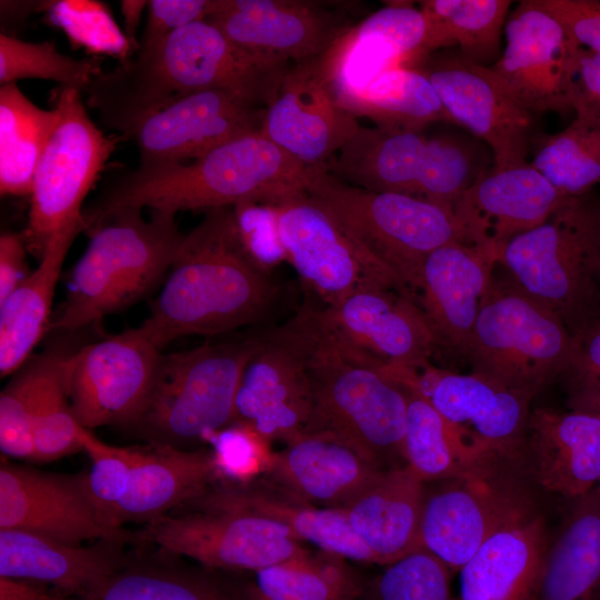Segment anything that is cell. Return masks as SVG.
Segmentation results:
<instances>
[{"instance_id":"7c38bea8","label":"cell","mask_w":600,"mask_h":600,"mask_svg":"<svg viewBox=\"0 0 600 600\" xmlns=\"http://www.w3.org/2000/svg\"><path fill=\"white\" fill-rule=\"evenodd\" d=\"M136 534L137 547L154 546L211 570L256 572L310 551L284 524L239 511L176 510Z\"/></svg>"},{"instance_id":"d6a6232c","label":"cell","mask_w":600,"mask_h":600,"mask_svg":"<svg viewBox=\"0 0 600 600\" xmlns=\"http://www.w3.org/2000/svg\"><path fill=\"white\" fill-rule=\"evenodd\" d=\"M424 482L408 467L384 470L342 509L359 539L388 566L420 547Z\"/></svg>"},{"instance_id":"52a82bcc","label":"cell","mask_w":600,"mask_h":600,"mask_svg":"<svg viewBox=\"0 0 600 600\" xmlns=\"http://www.w3.org/2000/svg\"><path fill=\"white\" fill-rule=\"evenodd\" d=\"M304 190L413 296L428 256L447 243L463 242L453 213L423 199L357 187L324 167H309Z\"/></svg>"},{"instance_id":"ac0fdd59","label":"cell","mask_w":600,"mask_h":600,"mask_svg":"<svg viewBox=\"0 0 600 600\" xmlns=\"http://www.w3.org/2000/svg\"><path fill=\"white\" fill-rule=\"evenodd\" d=\"M387 373L420 393L453 427L493 452L517 459L522 452L531 398L472 371L457 373L424 362L391 366Z\"/></svg>"},{"instance_id":"7402d4cb","label":"cell","mask_w":600,"mask_h":600,"mask_svg":"<svg viewBox=\"0 0 600 600\" xmlns=\"http://www.w3.org/2000/svg\"><path fill=\"white\" fill-rule=\"evenodd\" d=\"M318 308L322 323L341 346L383 368L420 366L436 347L416 299L393 289L364 288Z\"/></svg>"},{"instance_id":"5b68a950","label":"cell","mask_w":600,"mask_h":600,"mask_svg":"<svg viewBox=\"0 0 600 600\" xmlns=\"http://www.w3.org/2000/svg\"><path fill=\"white\" fill-rule=\"evenodd\" d=\"M499 263L580 337L600 319V197H566L542 224L509 241Z\"/></svg>"},{"instance_id":"d4e9b609","label":"cell","mask_w":600,"mask_h":600,"mask_svg":"<svg viewBox=\"0 0 600 600\" xmlns=\"http://www.w3.org/2000/svg\"><path fill=\"white\" fill-rule=\"evenodd\" d=\"M564 198L532 163L491 167L452 213L464 243L492 248L501 258L509 241L542 224Z\"/></svg>"},{"instance_id":"603a6c76","label":"cell","mask_w":600,"mask_h":600,"mask_svg":"<svg viewBox=\"0 0 600 600\" xmlns=\"http://www.w3.org/2000/svg\"><path fill=\"white\" fill-rule=\"evenodd\" d=\"M428 23L412 4L389 2L346 31L318 58L337 103L349 112L366 84L394 66H417L427 57Z\"/></svg>"},{"instance_id":"7a4b0ae2","label":"cell","mask_w":600,"mask_h":600,"mask_svg":"<svg viewBox=\"0 0 600 600\" xmlns=\"http://www.w3.org/2000/svg\"><path fill=\"white\" fill-rule=\"evenodd\" d=\"M309 167L262 132L233 139L190 163L138 166L108 182L83 210L84 230L124 208L170 213L277 201L303 191Z\"/></svg>"},{"instance_id":"c3c4849f","label":"cell","mask_w":600,"mask_h":600,"mask_svg":"<svg viewBox=\"0 0 600 600\" xmlns=\"http://www.w3.org/2000/svg\"><path fill=\"white\" fill-rule=\"evenodd\" d=\"M79 439L91 463L87 472L90 494L103 518L117 527L113 514L128 490L136 447L108 444L84 427Z\"/></svg>"},{"instance_id":"9a60e30c","label":"cell","mask_w":600,"mask_h":600,"mask_svg":"<svg viewBox=\"0 0 600 600\" xmlns=\"http://www.w3.org/2000/svg\"><path fill=\"white\" fill-rule=\"evenodd\" d=\"M161 354L141 327L71 352L67 378L78 422L89 430L126 429L147 399Z\"/></svg>"},{"instance_id":"4316f807","label":"cell","mask_w":600,"mask_h":600,"mask_svg":"<svg viewBox=\"0 0 600 600\" xmlns=\"http://www.w3.org/2000/svg\"><path fill=\"white\" fill-rule=\"evenodd\" d=\"M127 543L98 540L70 544L17 529H0V577L52 584L58 592L87 600L120 571L131 554Z\"/></svg>"},{"instance_id":"ffe728a7","label":"cell","mask_w":600,"mask_h":600,"mask_svg":"<svg viewBox=\"0 0 600 600\" xmlns=\"http://www.w3.org/2000/svg\"><path fill=\"white\" fill-rule=\"evenodd\" d=\"M342 1L217 0L207 21L239 47L298 63L322 56L354 23Z\"/></svg>"},{"instance_id":"f6af8a7d","label":"cell","mask_w":600,"mask_h":600,"mask_svg":"<svg viewBox=\"0 0 600 600\" xmlns=\"http://www.w3.org/2000/svg\"><path fill=\"white\" fill-rule=\"evenodd\" d=\"M69 352L49 378L33 418V460L50 462L81 451L78 422L70 403L67 363Z\"/></svg>"},{"instance_id":"d590c367","label":"cell","mask_w":600,"mask_h":600,"mask_svg":"<svg viewBox=\"0 0 600 600\" xmlns=\"http://www.w3.org/2000/svg\"><path fill=\"white\" fill-rule=\"evenodd\" d=\"M536 600H600V492L573 500L549 543Z\"/></svg>"},{"instance_id":"3957f363","label":"cell","mask_w":600,"mask_h":600,"mask_svg":"<svg viewBox=\"0 0 600 600\" xmlns=\"http://www.w3.org/2000/svg\"><path fill=\"white\" fill-rule=\"evenodd\" d=\"M296 314L307 340L312 388L302 434L334 438L381 470L406 466L408 398L402 386L383 367L341 346L322 323L318 306L307 302Z\"/></svg>"},{"instance_id":"f5cc1de1","label":"cell","mask_w":600,"mask_h":600,"mask_svg":"<svg viewBox=\"0 0 600 600\" xmlns=\"http://www.w3.org/2000/svg\"><path fill=\"white\" fill-rule=\"evenodd\" d=\"M566 376L571 381V391L600 388V320L574 339Z\"/></svg>"},{"instance_id":"484cf974","label":"cell","mask_w":600,"mask_h":600,"mask_svg":"<svg viewBox=\"0 0 600 600\" xmlns=\"http://www.w3.org/2000/svg\"><path fill=\"white\" fill-rule=\"evenodd\" d=\"M500 254L492 248L453 241L426 259L414 291L436 346L464 356Z\"/></svg>"},{"instance_id":"91938a15","label":"cell","mask_w":600,"mask_h":600,"mask_svg":"<svg viewBox=\"0 0 600 600\" xmlns=\"http://www.w3.org/2000/svg\"><path fill=\"white\" fill-rule=\"evenodd\" d=\"M600 320V319H599Z\"/></svg>"},{"instance_id":"44dd1931","label":"cell","mask_w":600,"mask_h":600,"mask_svg":"<svg viewBox=\"0 0 600 600\" xmlns=\"http://www.w3.org/2000/svg\"><path fill=\"white\" fill-rule=\"evenodd\" d=\"M264 110L228 91H198L150 114L127 138L138 148L139 166L181 163L260 132Z\"/></svg>"},{"instance_id":"e0dca14e","label":"cell","mask_w":600,"mask_h":600,"mask_svg":"<svg viewBox=\"0 0 600 600\" xmlns=\"http://www.w3.org/2000/svg\"><path fill=\"white\" fill-rule=\"evenodd\" d=\"M0 529H17L70 544L111 540L138 544L136 532L114 527L98 510L87 472L64 474L0 466Z\"/></svg>"},{"instance_id":"4fadbf2b","label":"cell","mask_w":600,"mask_h":600,"mask_svg":"<svg viewBox=\"0 0 600 600\" xmlns=\"http://www.w3.org/2000/svg\"><path fill=\"white\" fill-rule=\"evenodd\" d=\"M510 461L434 489L424 486L420 547L451 571H460L496 530L533 507L516 478L506 473Z\"/></svg>"},{"instance_id":"816d5d0a","label":"cell","mask_w":600,"mask_h":600,"mask_svg":"<svg viewBox=\"0 0 600 600\" xmlns=\"http://www.w3.org/2000/svg\"><path fill=\"white\" fill-rule=\"evenodd\" d=\"M554 18L577 46L600 54V0H531Z\"/></svg>"},{"instance_id":"f1b7e54d","label":"cell","mask_w":600,"mask_h":600,"mask_svg":"<svg viewBox=\"0 0 600 600\" xmlns=\"http://www.w3.org/2000/svg\"><path fill=\"white\" fill-rule=\"evenodd\" d=\"M548 547L542 517L533 507L523 511L460 569L456 600H536Z\"/></svg>"},{"instance_id":"2e32d148","label":"cell","mask_w":600,"mask_h":600,"mask_svg":"<svg viewBox=\"0 0 600 600\" xmlns=\"http://www.w3.org/2000/svg\"><path fill=\"white\" fill-rule=\"evenodd\" d=\"M311 408L308 346L294 314L262 331L240 381L234 421L250 424L271 441L289 443L304 431Z\"/></svg>"},{"instance_id":"db71d44e","label":"cell","mask_w":600,"mask_h":600,"mask_svg":"<svg viewBox=\"0 0 600 600\" xmlns=\"http://www.w3.org/2000/svg\"><path fill=\"white\" fill-rule=\"evenodd\" d=\"M571 108L576 114L600 117V54L584 48L579 51Z\"/></svg>"},{"instance_id":"ab89813d","label":"cell","mask_w":600,"mask_h":600,"mask_svg":"<svg viewBox=\"0 0 600 600\" xmlns=\"http://www.w3.org/2000/svg\"><path fill=\"white\" fill-rule=\"evenodd\" d=\"M349 113L396 131L422 132L431 123L451 122L429 79L418 68L408 66L378 73L361 90Z\"/></svg>"},{"instance_id":"74e56055","label":"cell","mask_w":600,"mask_h":600,"mask_svg":"<svg viewBox=\"0 0 600 600\" xmlns=\"http://www.w3.org/2000/svg\"><path fill=\"white\" fill-rule=\"evenodd\" d=\"M419 3L428 23L427 56L456 48L484 67H491L500 58L511 1L424 0Z\"/></svg>"},{"instance_id":"83f0119b","label":"cell","mask_w":600,"mask_h":600,"mask_svg":"<svg viewBox=\"0 0 600 600\" xmlns=\"http://www.w3.org/2000/svg\"><path fill=\"white\" fill-rule=\"evenodd\" d=\"M524 448L537 482L577 500L600 482V414L539 407L530 411Z\"/></svg>"},{"instance_id":"4dcf8cb0","label":"cell","mask_w":600,"mask_h":600,"mask_svg":"<svg viewBox=\"0 0 600 600\" xmlns=\"http://www.w3.org/2000/svg\"><path fill=\"white\" fill-rule=\"evenodd\" d=\"M382 471L334 438L302 434L276 451L273 466L266 478L294 500L343 508Z\"/></svg>"},{"instance_id":"277c9868","label":"cell","mask_w":600,"mask_h":600,"mask_svg":"<svg viewBox=\"0 0 600 600\" xmlns=\"http://www.w3.org/2000/svg\"><path fill=\"white\" fill-rule=\"evenodd\" d=\"M176 214L124 208L88 232L90 241L70 272L51 329L72 332L130 308L164 282L183 240Z\"/></svg>"},{"instance_id":"f546056e","label":"cell","mask_w":600,"mask_h":600,"mask_svg":"<svg viewBox=\"0 0 600 600\" xmlns=\"http://www.w3.org/2000/svg\"><path fill=\"white\" fill-rule=\"evenodd\" d=\"M177 510L239 511L258 514L288 527L301 541L346 560L377 563L374 556L352 530L342 508H328L273 493L258 482H216Z\"/></svg>"},{"instance_id":"f907efd6","label":"cell","mask_w":600,"mask_h":600,"mask_svg":"<svg viewBox=\"0 0 600 600\" xmlns=\"http://www.w3.org/2000/svg\"><path fill=\"white\" fill-rule=\"evenodd\" d=\"M217 0H151L137 51L147 50L171 32L196 21L207 20Z\"/></svg>"},{"instance_id":"60d3db41","label":"cell","mask_w":600,"mask_h":600,"mask_svg":"<svg viewBox=\"0 0 600 600\" xmlns=\"http://www.w3.org/2000/svg\"><path fill=\"white\" fill-rule=\"evenodd\" d=\"M244 589L249 600H357L362 586L346 559L309 551L256 571Z\"/></svg>"},{"instance_id":"7bdbcfd3","label":"cell","mask_w":600,"mask_h":600,"mask_svg":"<svg viewBox=\"0 0 600 600\" xmlns=\"http://www.w3.org/2000/svg\"><path fill=\"white\" fill-rule=\"evenodd\" d=\"M68 353L59 348L33 353L2 389L0 449L3 456L33 460L36 409L49 378Z\"/></svg>"},{"instance_id":"5bb4252c","label":"cell","mask_w":600,"mask_h":600,"mask_svg":"<svg viewBox=\"0 0 600 600\" xmlns=\"http://www.w3.org/2000/svg\"><path fill=\"white\" fill-rule=\"evenodd\" d=\"M414 68L429 79L451 122L491 149L494 169L527 163L534 116L509 96L490 67L457 49H444L428 54Z\"/></svg>"},{"instance_id":"ee69618b","label":"cell","mask_w":600,"mask_h":600,"mask_svg":"<svg viewBox=\"0 0 600 600\" xmlns=\"http://www.w3.org/2000/svg\"><path fill=\"white\" fill-rule=\"evenodd\" d=\"M102 72L96 58L74 59L61 53L53 41L28 42L0 33V83L46 79L86 91Z\"/></svg>"},{"instance_id":"680465c9","label":"cell","mask_w":600,"mask_h":600,"mask_svg":"<svg viewBox=\"0 0 600 600\" xmlns=\"http://www.w3.org/2000/svg\"><path fill=\"white\" fill-rule=\"evenodd\" d=\"M596 488H597L598 491L600 492V482H599V484H598Z\"/></svg>"},{"instance_id":"1f68e13d","label":"cell","mask_w":600,"mask_h":600,"mask_svg":"<svg viewBox=\"0 0 600 600\" xmlns=\"http://www.w3.org/2000/svg\"><path fill=\"white\" fill-rule=\"evenodd\" d=\"M219 481L210 448L180 449L153 444L136 447L127 493L113 523H148L202 494Z\"/></svg>"},{"instance_id":"6da1fadb","label":"cell","mask_w":600,"mask_h":600,"mask_svg":"<svg viewBox=\"0 0 600 600\" xmlns=\"http://www.w3.org/2000/svg\"><path fill=\"white\" fill-rule=\"evenodd\" d=\"M278 291L246 256L231 207L209 209L184 234L140 327L160 350L186 336L227 334L260 322Z\"/></svg>"},{"instance_id":"836d02e7","label":"cell","mask_w":600,"mask_h":600,"mask_svg":"<svg viewBox=\"0 0 600 600\" xmlns=\"http://www.w3.org/2000/svg\"><path fill=\"white\" fill-rule=\"evenodd\" d=\"M402 388L408 398L404 461L422 482L471 478L514 460L467 436L450 424L420 393Z\"/></svg>"},{"instance_id":"7dc6e473","label":"cell","mask_w":600,"mask_h":600,"mask_svg":"<svg viewBox=\"0 0 600 600\" xmlns=\"http://www.w3.org/2000/svg\"><path fill=\"white\" fill-rule=\"evenodd\" d=\"M450 574L440 559L419 548L387 566L374 582V599L456 600L451 596Z\"/></svg>"},{"instance_id":"6f0895ef","label":"cell","mask_w":600,"mask_h":600,"mask_svg":"<svg viewBox=\"0 0 600 600\" xmlns=\"http://www.w3.org/2000/svg\"><path fill=\"white\" fill-rule=\"evenodd\" d=\"M569 406L572 410L589 411L600 414V388L571 391Z\"/></svg>"},{"instance_id":"30bf717a","label":"cell","mask_w":600,"mask_h":600,"mask_svg":"<svg viewBox=\"0 0 600 600\" xmlns=\"http://www.w3.org/2000/svg\"><path fill=\"white\" fill-rule=\"evenodd\" d=\"M323 167L350 184L408 194L449 210L459 190L462 157L453 137L360 126Z\"/></svg>"},{"instance_id":"8992f818","label":"cell","mask_w":600,"mask_h":600,"mask_svg":"<svg viewBox=\"0 0 600 600\" xmlns=\"http://www.w3.org/2000/svg\"><path fill=\"white\" fill-rule=\"evenodd\" d=\"M261 334L162 352L147 399L126 430L149 443L191 449L232 423L240 381Z\"/></svg>"},{"instance_id":"cb8c5ba5","label":"cell","mask_w":600,"mask_h":600,"mask_svg":"<svg viewBox=\"0 0 600 600\" xmlns=\"http://www.w3.org/2000/svg\"><path fill=\"white\" fill-rule=\"evenodd\" d=\"M318 58L291 64L264 110L261 129L307 167L326 166L360 127L337 103Z\"/></svg>"},{"instance_id":"8d00e7d4","label":"cell","mask_w":600,"mask_h":600,"mask_svg":"<svg viewBox=\"0 0 600 600\" xmlns=\"http://www.w3.org/2000/svg\"><path fill=\"white\" fill-rule=\"evenodd\" d=\"M159 558L139 554L99 586L87 600H249L243 589L236 592L202 571L174 562L173 556Z\"/></svg>"},{"instance_id":"f35d334b","label":"cell","mask_w":600,"mask_h":600,"mask_svg":"<svg viewBox=\"0 0 600 600\" xmlns=\"http://www.w3.org/2000/svg\"><path fill=\"white\" fill-rule=\"evenodd\" d=\"M60 112L30 101L16 82L0 87V191L2 196H27L39 159L58 122Z\"/></svg>"},{"instance_id":"d6986e66","label":"cell","mask_w":600,"mask_h":600,"mask_svg":"<svg viewBox=\"0 0 600 600\" xmlns=\"http://www.w3.org/2000/svg\"><path fill=\"white\" fill-rule=\"evenodd\" d=\"M503 32L506 47L490 69L509 96L533 116L572 110L581 47L531 0L519 2Z\"/></svg>"},{"instance_id":"11a10c76","label":"cell","mask_w":600,"mask_h":600,"mask_svg":"<svg viewBox=\"0 0 600 600\" xmlns=\"http://www.w3.org/2000/svg\"><path fill=\"white\" fill-rule=\"evenodd\" d=\"M28 247L23 236L13 232L0 237V301L10 294L30 273L27 264Z\"/></svg>"},{"instance_id":"8fae6325","label":"cell","mask_w":600,"mask_h":600,"mask_svg":"<svg viewBox=\"0 0 600 600\" xmlns=\"http://www.w3.org/2000/svg\"><path fill=\"white\" fill-rule=\"evenodd\" d=\"M287 262L322 306L370 287L414 298L402 280L371 254L306 190L276 201Z\"/></svg>"},{"instance_id":"e575fe53","label":"cell","mask_w":600,"mask_h":600,"mask_svg":"<svg viewBox=\"0 0 600 600\" xmlns=\"http://www.w3.org/2000/svg\"><path fill=\"white\" fill-rule=\"evenodd\" d=\"M76 237L52 239L38 267L0 301V376L13 374L51 330L52 302L61 269Z\"/></svg>"},{"instance_id":"9c48e42d","label":"cell","mask_w":600,"mask_h":600,"mask_svg":"<svg viewBox=\"0 0 600 600\" xmlns=\"http://www.w3.org/2000/svg\"><path fill=\"white\" fill-rule=\"evenodd\" d=\"M53 102L60 120L34 170L22 234L39 259L52 239L84 230V200L117 144L92 122L78 89L58 86Z\"/></svg>"},{"instance_id":"681fc988","label":"cell","mask_w":600,"mask_h":600,"mask_svg":"<svg viewBox=\"0 0 600 600\" xmlns=\"http://www.w3.org/2000/svg\"><path fill=\"white\" fill-rule=\"evenodd\" d=\"M240 244L248 259L261 271L287 262L276 201L247 200L231 207Z\"/></svg>"},{"instance_id":"bcb514c9","label":"cell","mask_w":600,"mask_h":600,"mask_svg":"<svg viewBox=\"0 0 600 600\" xmlns=\"http://www.w3.org/2000/svg\"><path fill=\"white\" fill-rule=\"evenodd\" d=\"M219 474L218 482L249 484L271 471L272 441L248 423L233 421L206 437Z\"/></svg>"},{"instance_id":"b9f144b4","label":"cell","mask_w":600,"mask_h":600,"mask_svg":"<svg viewBox=\"0 0 600 600\" xmlns=\"http://www.w3.org/2000/svg\"><path fill=\"white\" fill-rule=\"evenodd\" d=\"M563 196L600 184V117L576 114L562 131L540 140L531 162Z\"/></svg>"},{"instance_id":"ba28073f","label":"cell","mask_w":600,"mask_h":600,"mask_svg":"<svg viewBox=\"0 0 600 600\" xmlns=\"http://www.w3.org/2000/svg\"><path fill=\"white\" fill-rule=\"evenodd\" d=\"M574 338L548 307L514 284L492 283L466 349L474 372L531 399L561 374Z\"/></svg>"},{"instance_id":"9f6ffc18","label":"cell","mask_w":600,"mask_h":600,"mask_svg":"<svg viewBox=\"0 0 600 600\" xmlns=\"http://www.w3.org/2000/svg\"><path fill=\"white\" fill-rule=\"evenodd\" d=\"M0 600H83L61 592H51L28 580L0 577Z\"/></svg>"}]
</instances>
